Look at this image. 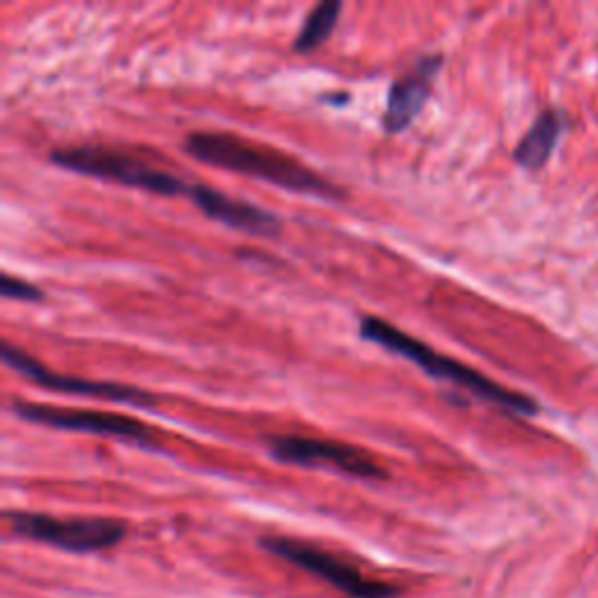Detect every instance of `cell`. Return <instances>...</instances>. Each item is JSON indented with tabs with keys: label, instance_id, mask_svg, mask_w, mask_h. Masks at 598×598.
Segmentation results:
<instances>
[{
	"label": "cell",
	"instance_id": "1",
	"mask_svg": "<svg viewBox=\"0 0 598 598\" xmlns=\"http://www.w3.org/2000/svg\"><path fill=\"white\" fill-rule=\"evenodd\" d=\"M183 150L196 162L253 175L257 181L272 183L291 192L314 194L323 199H339L344 194L339 185L330 183L306 164L287 158V154L278 150L227 134V131H192L183 141Z\"/></svg>",
	"mask_w": 598,
	"mask_h": 598
},
{
	"label": "cell",
	"instance_id": "2",
	"mask_svg": "<svg viewBox=\"0 0 598 598\" xmlns=\"http://www.w3.org/2000/svg\"><path fill=\"white\" fill-rule=\"evenodd\" d=\"M361 337L365 342H372L376 346H382L391 353H397V356H403L407 361H412L414 365H418L433 379L439 382H449L458 388H465L468 393H473L475 397L484 403H491L500 409H505L507 414H517V416H536L538 414V403L534 397H528L524 393L509 391L496 382H491L489 376L479 374L477 369L463 365L454 358L442 356L435 348H430L428 344L418 342L416 337L407 335L401 327H395L391 323H386L384 318L376 316H365L361 321Z\"/></svg>",
	"mask_w": 598,
	"mask_h": 598
},
{
	"label": "cell",
	"instance_id": "3",
	"mask_svg": "<svg viewBox=\"0 0 598 598\" xmlns=\"http://www.w3.org/2000/svg\"><path fill=\"white\" fill-rule=\"evenodd\" d=\"M50 162L65 171L92 175V179L120 183L160 196H187L190 192V185L171 171H162L160 166L136 158V154L105 145L59 148L50 152Z\"/></svg>",
	"mask_w": 598,
	"mask_h": 598
},
{
	"label": "cell",
	"instance_id": "4",
	"mask_svg": "<svg viewBox=\"0 0 598 598\" xmlns=\"http://www.w3.org/2000/svg\"><path fill=\"white\" fill-rule=\"evenodd\" d=\"M260 545L270 554H274V557L285 559L287 564L300 566L306 572L316 575V578L339 589L348 598H393L401 594V589L395 585L367 578L361 568L316 545L293 538H262Z\"/></svg>",
	"mask_w": 598,
	"mask_h": 598
},
{
	"label": "cell",
	"instance_id": "5",
	"mask_svg": "<svg viewBox=\"0 0 598 598\" xmlns=\"http://www.w3.org/2000/svg\"><path fill=\"white\" fill-rule=\"evenodd\" d=\"M6 517L17 536L75 554L110 549L126 536V526L118 519H59L40 513H8Z\"/></svg>",
	"mask_w": 598,
	"mask_h": 598
},
{
	"label": "cell",
	"instance_id": "6",
	"mask_svg": "<svg viewBox=\"0 0 598 598\" xmlns=\"http://www.w3.org/2000/svg\"><path fill=\"white\" fill-rule=\"evenodd\" d=\"M12 414L38 426H50V428L73 430V433H90V435H101V437H118V439L134 442V445H141L145 449L160 447V439L154 428L141 424L139 418L122 416V414L63 409V407L19 403V401L12 403Z\"/></svg>",
	"mask_w": 598,
	"mask_h": 598
},
{
	"label": "cell",
	"instance_id": "7",
	"mask_svg": "<svg viewBox=\"0 0 598 598\" xmlns=\"http://www.w3.org/2000/svg\"><path fill=\"white\" fill-rule=\"evenodd\" d=\"M0 356H3L8 367H12L14 372L24 376V379L42 388L71 393V395H84V397H99V401L131 405V407H154L162 403L160 395H154L152 391H145V388L110 384V382H90V379H80V376L52 372L42 363H38L33 356H29L24 348L12 346L10 342H3V346H0Z\"/></svg>",
	"mask_w": 598,
	"mask_h": 598
},
{
	"label": "cell",
	"instance_id": "8",
	"mask_svg": "<svg viewBox=\"0 0 598 598\" xmlns=\"http://www.w3.org/2000/svg\"><path fill=\"white\" fill-rule=\"evenodd\" d=\"M270 452L281 463L304 465V468H325L358 479H386V470L361 447L344 445L335 439L283 435L270 439Z\"/></svg>",
	"mask_w": 598,
	"mask_h": 598
},
{
	"label": "cell",
	"instance_id": "9",
	"mask_svg": "<svg viewBox=\"0 0 598 598\" xmlns=\"http://www.w3.org/2000/svg\"><path fill=\"white\" fill-rule=\"evenodd\" d=\"M442 63H445L442 54L420 57L414 63V69H409L403 78H397L391 84L384 110V129L388 134H401V131H405L416 120L420 108L430 99Z\"/></svg>",
	"mask_w": 598,
	"mask_h": 598
},
{
	"label": "cell",
	"instance_id": "10",
	"mask_svg": "<svg viewBox=\"0 0 598 598\" xmlns=\"http://www.w3.org/2000/svg\"><path fill=\"white\" fill-rule=\"evenodd\" d=\"M187 196L199 211L220 225H227L253 236H276L281 232V220L274 213L257 209L251 202H241V199L217 192L209 185H190Z\"/></svg>",
	"mask_w": 598,
	"mask_h": 598
},
{
	"label": "cell",
	"instance_id": "11",
	"mask_svg": "<svg viewBox=\"0 0 598 598\" xmlns=\"http://www.w3.org/2000/svg\"><path fill=\"white\" fill-rule=\"evenodd\" d=\"M568 126V120L559 110H545L538 115V120L530 124L526 136L515 148V162L528 171H540L549 158L554 148H557L561 134Z\"/></svg>",
	"mask_w": 598,
	"mask_h": 598
},
{
	"label": "cell",
	"instance_id": "12",
	"mask_svg": "<svg viewBox=\"0 0 598 598\" xmlns=\"http://www.w3.org/2000/svg\"><path fill=\"white\" fill-rule=\"evenodd\" d=\"M339 14H342L339 0H325V3L316 6L312 12H308L302 31L297 33L293 50L300 54H308L316 48H321L323 42L332 36V31H335Z\"/></svg>",
	"mask_w": 598,
	"mask_h": 598
},
{
	"label": "cell",
	"instance_id": "13",
	"mask_svg": "<svg viewBox=\"0 0 598 598\" xmlns=\"http://www.w3.org/2000/svg\"><path fill=\"white\" fill-rule=\"evenodd\" d=\"M0 295L6 300H19V302H42L45 300V293L40 291L38 285H33L31 281L17 278L10 274L0 276Z\"/></svg>",
	"mask_w": 598,
	"mask_h": 598
}]
</instances>
